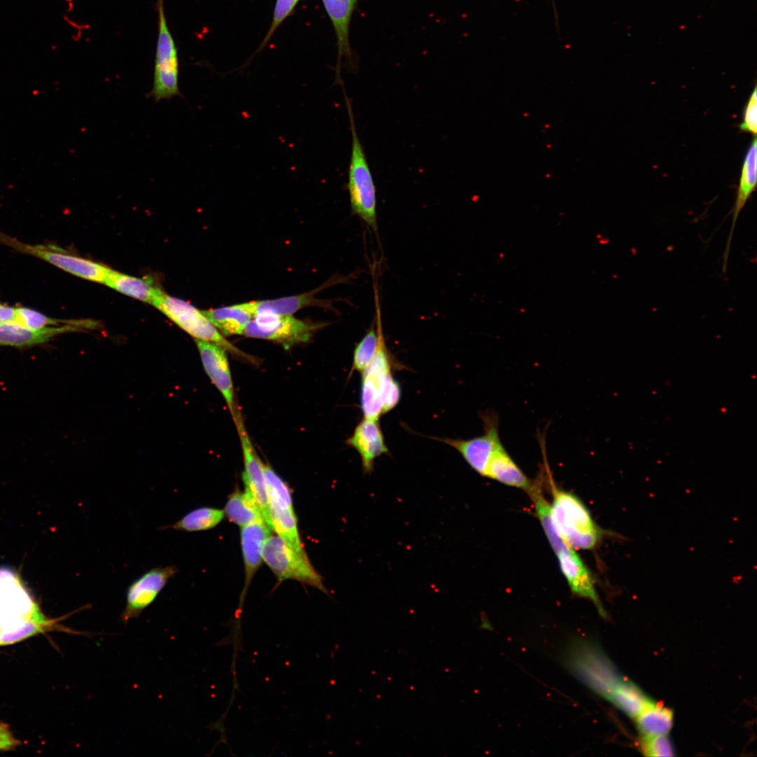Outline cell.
I'll use <instances>...</instances> for the list:
<instances>
[{"label":"cell","instance_id":"obj_9","mask_svg":"<svg viewBox=\"0 0 757 757\" xmlns=\"http://www.w3.org/2000/svg\"><path fill=\"white\" fill-rule=\"evenodd\" d=\"M272 530L294 550L306 553L300 540L290 489L280 476L264 464Z\"/></svg>","mask_w":757,"mask_h":757},{"label":"cell","instance_id":"obj_19","mask_svg":"<svg viewBox=\"0 0 757 757\" xmlns=\"http://www.w3.org/2000/svg\"><path fill=\"white\" fill-rule=\"evenodd\" d=\"M586 658L580 660L579 672L585 681L596 692L606 697L623 678L611 662L599 652H587Z\"/></svg>","mask_w":757,"mask_h":757},{"label":"cell","instance_id":"obj_32","mask_svg":"<svg viewBox=\"0 0 757 757\" xmlns=\"http://www.w3.org/2000/svg\"><path fill=\"white\" fill-rule=\"evenodd\" d=\"M641 749L647 756H672L673 745L667 735L643 736Z\"/></svg>","mask_w":757,"mask_h":757},{"label":"cell","instance_id":"obj_8","mask_svg":"<svg viewBox=\"0 0 757 757\" xmlns=\"http://www.w3.org/2000/svg\"><path fill=\"white\" fill-rule=\"evenodd\" d=\"M0 243L15 251L42 259L76 276L104 282L111 268L91 260L69 254L56 247L21 242L0 231Z\"/></svg>","mask_w":757,"mask_h":757},{"label":"cell","instance_id":"obj_25","mask_svg":"<svg viewBox=\"0 0 757 757\" xmlns=\"http://www.w3.org/2000/svg\"><path fill=\"white\" fill-rule=\"evenodd\" d=\"M224 513L229 519L241 527L256 522L264 521L262 512L252 495L236 491L227 500Z\"/></svg>","mask_w":757,"mask_h":757},{"label":"cell","instance_id":"obj_6","mask_svg":"<svg viewBox=\"0 0 757 757\" xmlns=\"http://www.w3.org/2000/svg\"><path fill=\"white\" fill-rule=\"evenodd\" d=\"M158 34L156 43L153 87L149 93L156 102L181 96L179 87L177 49L168 26L163 0H157Z\"/></svg>","mask_w":757,"mask_h":757},{"label":"cell","instance_id":"obj_22","mask_svg":"<svg viewBox=\"0 0 757 757\" xmlns=\"http://www.w3.org/2000/svg\"><path fill=\"white\" fill-rule=\"evenodd\" d=\"M203 313L224 336L243 334L254 315L250 301L205 310Z\"/></svg>","mask_w":757,"mask_h":757},{"label":"cell","instance_id":"obj_27","mask_svg":"<svg viewBox=\"0 0 757 757\" xmlns=\"http://www.w3.org/2000/svg\"><path fill=\"white\" fill-rule=\"evenodd\" d=\"M224 511L210 507L192 510L175 524L159 526L161 530L174 529L184 532H196L211 529L224 519Z\"/></svg>","mask_w":757,"mask_h":757},{"label":"cell","instance_id":"obj_36","mask_svg":"<svg viewBox=\"0 0 757 757\" xmlns=\"http://www.w3.org/2000/svg\"><path fill=\"white\" fill-rule=\"evenodd\" d=\"M16 322L17 308L0 303V325Z\"/></svg>","mask_w":757,"mask_h":757},{"label":"cell","instance_id":"obj_18","mask_svg":"<svg viewBox=\"0 0 757 757\" xmlns=\"http://www.w3.org/2000/svg\"><path fill=\"white\" fill-rule=\"evenodd\" d=\"M756 136H754V138L746 151L742 164L739 182L737 187L736 198L732 212V221L730 232L727 242L725 250L723 254V270L724 272L725 271L727 268V263L728 259V257L729 256L730 243L738 216L739 215V213L744 208L748 200L751 198L752 193L756 189Z\"/></svg>","mask_w":757,"mask_h":757},{"label":"cell","instance_id":"obj_24","mask_svg":"<svg viewBox=\"0 0 757 757\" xmlns=\"http://www.w3.org/2000/svg\"><path fill=\"white\" fill-rule=\"evenodd\" d=\"M606 698L634 718L651 702L636 685L627 678H622Z\"/></svg>","mask_w":757,"mask_h":757},{"label":"cell","instance_id":"obj_21","mask_svg":"<svg viewBox=\"0 0 757 757\" xmlns=\"http://www.w3.org/2000/svg\"><path fill=\"white\" fill-rule=\"evenodd\" d=\"M271 530L265 521L251 524L241 529V546L245 569V591L261 565L264 545L271 536Z\"/></svg>","mask_w":757,"mask_h":757},{"label":"cell","instance_id":"obj_31","mask_svg":"<svg viewBox=\"0 0 757 757\" xmlns=\"http://www.w3.org/2000/svg\"><path fill=\"white\" fill-rule=\"evenodd\" d=\"M16 322L32 329H39L48 326L71 325V320L53 319L35 310L25 307L17 308Z\"/></svg>","mask_w":757,"mask_h":757},{"label":"cell","instance_id":"obj_17","mask_svg":"<svg viewBox=\"0 0 757 757\" xmlns=\"http://www.w3.org/2000/svg\"><path fill=\"white\" fill-rule=\"evenodd\" d=\"M77 329L69 325L48 326L39 329H29L17 322L0 325V346L29 348L45 343L57 335Z\"/></svg>","mask_w":757,"mask_h":757},{"label":"cell","instance_id":"obj_3","mask_svg":"<svg viewBox=\"0 0 757 757\" xmlns=\"http://www.w3.org/2000/svg\"><path fill=\"white\" fill-rule=\"evenodd\" d=\"M551 515L563 540L574 550H592L604 534L574 494L552 486Z\"/></svg>","mask_w":757,"mask_h":757},{"label":"cell","instance_id":"obj_30","mask_svg":"<svg viewBox=\"0 0 757 757\" xmlns=\"http://www.w3.org/2000/svg\"><path fill=\"white\" fill-rule=\"evenodd\" d=\"M55 622L30 620L10 629L0 630V646L11 645L50 629Z\"/></svg>","mask_w":757,"mask_h":757},{"label":"cell","instance_id":"obj_15","mask_svg":"<svg viewBox=\"0 0 757 757\" xmlns=\"http://www.w3.org/2000/svg\"><path fill=\"white\" fill-rule=\"evenodd\" d=\"M346 443L360 456L362 470L366 474L373 471L376 458L388 453L378 420L364 418Z\"/></svg>","mask_w":757,"mask_h":757},{"label":"cell","instance_id":"obj_11","mask_svg":"<svg viewBox=\"0 0 757 757\" xmlns=\"http://www.w3.org/2000/svg\"><path fill=\"white\" fill-rule=\"evenodd\" d=\"M242 447L244 471L243 480L245 488L254 498L259 507L264 521L272 530L268 504V490L264 464L259 458L245 427L240 411L236 409L233 416Z\"/></svg>","mask_w":757,"mask_h":757},{"label":"cell","instance_id":"obj_13","mask_svg":"<svg viewBox=\"0 0 757 757\" xmlns=\"http://www.w3.org/2000/svg\"><path fill=\"white\" fill-rule=\"evenodd\" d=\"M555 554L572 593L591 600L600 615L605 617L606 611L596 592L594 579L575 550L568 545Z\"/></svg>","mask_w":757,"mask_h":757},{"label":"cell","instance_id":"obj_35","mask_svg":"<svg viewBox=\"0 0 757 757\" xmlns=\"http://www.w3.org/2000/svg\"><path fill=\"white\" fill-rule=\"evenodd\" d=\"M20 742L13 735L9 725L0 723V751L14 750Z\"/></svg>","mask_w":757,"mask_h":757},{"label":"cell","instance_id":"obj_29","mask_svg":"<svg viewBox=\"0 0 757 757\" xmlns=\"http://www.w3.org/2000/svg\"><path fill=\"white\" fill-rule=\"evenodd\" d=\"M378 343V335L375 325H371L359 341L353 352L351 372L362 373L372 360Z\"/></svg>","mask_w":757,"mask_h":757},{"label":"cell","instance_id":"obj_26","mask_svg":"<svg viewBox=\"0 0 757 757\" xmlns=\"http://www.w3.org/2000/svg\"><path fill=\"white\" fill-rule=\"evenodd\" d=\"M104 284L121 293L151 304L160 289L146 280L111 269Z\"/></svg>","mask_w":757,"mask_h":757},{"label":"cell","instance_id":"obj_10","mask_svg":"<svg viewBox=\"0 0 757 757\" xmlns=\"http://www.w3.org/2000/svg\"><path fill=\"white\" fill-rule=\"evenodd\" d=\"M484 433L468 439L436 438L456 449L467 463L478 474L484 476L487 463L494 451L502 444L499 435L498 416L493 411L482 416Z\"/></svg>","mask_w":757,"mask_h":757},{"label":"cell","instance_id":"obj_7","mask_svg":"<svg viewBox=\"0 0 757 757\" xmlns=\"http://www.w3.org/2000/svg\"><path fill=\"white\" fill-rule=\"evenodd\" d=\"M262 558L280 581L296 580L327 593L306 554L294 550L279 536L271 535L266 539Z\"/></svg>","mask_w":757,"mask_h":757},{"label":"cell","instance_id":"obj_33","mask_svg":"<svg viewBox=\"0 0 757 757\" xmlns=\"http://www.w3.org/2000/svg\"><path fill=\"white\" fill-rule=\"evenodd\" d=\"M300 0H276L271 26L257 53L270 41L280 24L292 13Z\"/></svg>","mask_w":757,"mask_h":757},{"label":"cell","instance_id":"obj_1","mask_svg":"<svg viewBox=\"0 0 757 757\" xmlns=\"http://www.w3.org/2000/svg\"><path fill=\"white\" fill-rule=\"evenodd\" d=\"M375 300V327L378 335L376 353L367 369L362 373L360 407L364 418L378 420L383 409H390L399 402L401 390L392 374L390 354L383 331L378 292L374 286Z\"/></svg>","mask_w":757,"mask_h":757},{"label":"cell","instance_id":"obj_5","mask_svg":"<svg viewBox=\"0 0 757 757\" xmlns=\"http://www.w3.org/2000/svg\"><path fill=\"white\" fill-rule=\"evenodd\" d=\"M325 325L300 320L292 315H280L269 311L256 312L246 325L243 335L277 342L288 348L308 342L315 331Z\"/></svg>","mask_w":757,"mask_h":757},{"label":"cell","instance_id":"obj_16","mask_svg":"<svg viewBox=\"0 0 757 757\" xmlns=\"http://www.w3.org/2000/svg\"><path fill=\"white\" fill-rule=\"evenodd\" d=\"M325 11L333 25L337 45V62L335 81L342 84L341 61L352 63V52L349 40V29L352 15L357 0H322Z\"/></svg>","mask_w":757,"mask_h":757},{"label":"cell","instance_id":"obj_20","mask_svg":"<svg viewBox=\"0 0 757 757\" xmlns=\"http://www.w3.org/2000/svg\"><path fill=\"white\" fill-rule=\"evenodd\" d=\"M484 477L507 486L521 489L528 494L536 483L524 473L503 444L491 455Z\"/></svg>","mask_w":757,"mask_h":757},{"label":"cell","instance_id":"obj_23","mask_svg":"<svg viewBox=\"0 0 757 757\" xmlns=\"http://www.w3.org/2000/svg\"><path fill=\"white\" fill-rule=\"evenodd\" d=\"M635 720L643 736L667 735L673 725L674 714L671 709L651 700Z\"/></svg>","mask_w":757,"mask_h":757},{"label":"cell","instance_id":"obj_28","mask_svg":"<svg viewBox=\"0 0 757 757\" xmlns=\"http://www.w3.org/2000/svg\"><path fill=\"white\" fill-rule=\"evenodd\" d=\"M317 290L275 299L251 301L254 314L259 311H269L280 315H292L299 310L310 306H322L320 300L315 297Z\"/></svg>","mask_w":757,"mask_h":757},{"label":"cell","instance_id":"obj_2","mask_svg":"<svg viewBox=\"0 0 757 757\" xmlns=\"http://www.w3.org/2000/svg\"><path fill=\"white\" fill-rule=\"evenodd\" d=\"M351 132V151L347 189L353 214L361 219L377 235L376 189L368 161L357 135L352 104L343 86Z\"/></svg>","mask_w":757,"mask_h":757},{"label":"cell","instance_id":"obj_34","mask_svg":"<svg viewBox=\"0 0 757 757\" xmlns=\"http://www.w3.org/2000/svg\"><path fill=\"white\" fill-rule=\"evenodd\" d=\"M740 132L750 133L756 136L757 131V94L756 86L751 94L745 106L743 119L739 124Z\"/></svg>","mask_w":757,"mask_h":757},{"label":"cell","instance_id":"obj_4","mask_svg":"<svg viewBox=\"0 0 757 757\" xmlns=\"http://www.w3.org/2000/svg\"><path fill=\"white\" fill-rule=\"evenodd\" d=\"M152 305L196 340L216 343L236 356L254 362V359L251 355L228 341L203 311L188 302L168 295L159 289Z\"/></svg>","mask_w":757,"mask_h":757},{"label":"cell","instance_id":"obj_12","mask_svg":"<svg viewBox=\"0 0 757 757\" xmlns=\"http://www.w3.org/2000/svg\"><path fill=\"white\" fill-rule=\"evenodd\" d=\"M179 571L175 566L153 568L135 579L128 587L125 607L120 618L126 624L138 618L151 605L168 580Z\"/></svg>","mask_w":757,"mask_h":757},{"label":"cell","instance_id":"obj_14","mask_svg":"<svg viewBox=\"0 0 757 757\" xmlns=\"http://www.w3.org/2000/svg\"><path fill=\"white\" fill-rule=\"evenodd\" d=\"M196 345L206 373L222 395L233 416L236 407L226 350L205 341L196 340Z\"/></svg>","mask_w":757,"mask_h":757}]
</instances>
